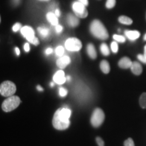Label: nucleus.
<instances>
[{
	"label": "nucleus",
	"instance_id": "f257e3e1",
	"mask_svg": "<svg viewBox=\"0 0 146 146\" xmlns=\"http://www.w3.org/2000/svg\"><path fill=\"white\" fill-rule=\"evenodd\" d=\"M89 30L95 37L100 40H106L109 37V34L106 28L99 20H94L92 22Z\"/></svg>",
	"mask_w": 146,
	"mask_h": 146
},
{
	"label": "nucleus",
	"instance_id": "f03ea898",
	"mask_svg": "<svg viewBox=\"0 0 146 146\" xmlns=\"http://www.w3.org/2000/svg\"><path fill=\"white\" fill-rule=\"evenodd\" d=\"M21 100L17 96H11L8 97L2 104V108L5 112H9L16 108L20 105Z\"/></svg>",
	"mask_w": 146,
	"mask_h": 146
},
{
	"label": "nucleus",
	"instance_id": "7ed1b4c3",
	"mask_svg": "<svg viewBox=\"0 0 146 146\" xmlns=\"http://www.w3.org/2000/svg\"><path fill=\"white\" fill-rule=\"evenodd\" d=\"M16 87L15 84L10 81H5L0 86V93L5 97H9L15 93Z\"/></svg>",
	"mask_w": 146,
	"mask_h": 146
},
{
	"label": "nucleus",
	"instance_id": "20e7f679",
	"mask_svg": "<svg viewBox=\"0 0 146 146\" xmlns=\"http://www.w3.org/2000/svg\"><path fill=\"white\" fill-rule=\"evenodd\" d=\"M104 118L105 115L104 111L99 108H97L94 110L91 116V124L95 128L99 127L103 123Z\"/></svg>",
	"mask_w": 146,
	"mask_h": 146
},
{
	"label": "nucleus",
	"instance_id": "39448f33",
	"mask_svg": "<svg viewBox=\"0 0 146 146\" xmlns=\"http://www.w3.org/2000/svg\"><path fill=\"white\" fill-rule=\"evenodd\" d=\"M82 47V43L80 40L75 37L69 38L65 42V47L70 52H78Z\"/></svg>",
	"mask_w": 146,
	"mask_h": 146
},
{
	"label": "nucleus",
	"instance_id": "423d86ee",
	"mask_svg": "<svg viewBox=\"0 0 146 146\" xmlns=\"http://www.w3.org/2000/svg\"><path fill=\"white\" fill-rule=\"evenodd\" d=\"M52 125L55 129L62 131L68 128V127L70 125V121L61 119L58 116V113L56 111L53 117Z\"/></svg>",
	"mask_w": 146,
	"mask_h": 146
},
{
	"label": "nucleus",
	"instance_id": "0eeeda50",
	"mask_svg": "<svg viewBox=\"0 0 146 146\" xmlns=\"http://www.w3.org/2000/svg\"><path fill=\"white\" fill-rule=\"evenodd\" d=\"M73 11L75 15L78 18H86L88 14V11L86 8V6L80 2H74L72 5Z\"/></svg>",
	"mask_w": 146,
	"mask_h": 146
},
{
	"label": "nucleus",
	"instance_id": "6e6552de",
	"mask_svg": "<svg viewBox=\"0 0 146 146\" xmlns=\"http://www.w3.org/2000/svg\"><path fill=\"white\" fill-rule=\"evenodd\" d=\"M21 34L25 37L27 40L31 43L33 40L35 38V32L33 29L31 27L26 26L22 27L21 30Z\"/></svg>",
	"mask_w": 146,
	"mask_h": 146
},
{
	"label": "nucleus",
	"instance_id": "1a4fd4ad",
	"mask_svg": "<svg viewBox=\"0 0 146 146\" xmlns=\"http://www.w3.org/2000/svg\"><path fill=\"white\" fill-rule=\"evenodd\" d=\"M53 80L54 82L58 84H64L67 80L64 72L61 70L57 71L53 76Z\"/></svg>",
	"mask_w": 146,
	"mask_h": 146
},
{
	"label": "nucleus",
	"instance_id": "9d476101",
	"mask_svg": "<svg viewBox=\"0 0 146 146\" xmlns=\"http://www.w3.org/2000/svg\"><path fill=\"white\" fill-rule=\"evenodd\" d=\"M58 116L62 120H69V118L72 114L71 110L67 108H60L56 111Z\"/></svg>",
	"mask_w": 146,
	"mask_h": 146
},
{
	"label": "nucleus",
	"instance_id": "9b49d317",
	"mask_svg": "<svg viewBox=\"0 0 146 146\" xmlns=\"http://www.w3.org/2000/svg\"><path fill=\"white\" fill-rule=\"evenodd\" d=\"M70 62L71 60L68 56H63L58 59L56 64L60 69H64L70 64Z\"/></svg>",
	"mask_w": 146,
	"mask_h": 146
},
{
	"label": "nucleus",
	"instance_id": "f8f14e48",
	"mask_svg": "<svg viewBox=\"0 0 146 146\" xmlns=\"http://www.w3.org/2000/svg\"><path fill=\"white\" fill-rule=\"evenodd\" d=\"M67 21L68 25L73 28H75V27L78 26L80 23L78 17H77L76 15H74L71 14H69L67 16Z\"/></svg>",
	"mask_w": 146,
	"mask_h": 146
},
{
	"label": "nucleus",
	"instance_id": "ddd939ff",
	"mask_svg": "<svg viewBox=\"0 0 146 146\" xmlns=\"http://www.w3.org/2000/svg\"><path fill=\"white\" fill-rule=\"evenodd\" d=\"M130 68L131 72L135 75H140L142 73V67L139 62H133Z\"/></svg>",
	"mask_w": 146,
	"mask_h": 146
},
{
	"label": "nucleus",
	"instance_id": "4468645a",
	"mask_svg": "<svg viewBox=\"0 0 146 146\" xmlns=\"http://www.w3.org/2000/svg\"><path fill=\"white\" fill-rule=\"evenodd\" d=\"M125 36L127 37L129 40L133 41L137 40L140 36V32L137 31L126 30L125 31Z\"/></svg>",
	"mask_w": 146,
	"mask_h": 146
},
{
	"label": "nucleus",
	"instance_id": "2eb2a0df",
	"mask_svg": "<svg viewBox=\"0 0 146 146\" xmlns=\"http://www.w3.org/2000/svg\"><path fill=\"white\" fill-rule=\"evenodd\" d=\"M133 62L128 57H123L120 59L118 63V65L120 68L122 69H128L131 68Z\"/></svg>",
	"mask_w": 146,
	"mask_h": 146
},
{
	"label": "nucleus",
	"instance_id": "dca6fc26",
	"mask_svg": "<svg viewBox=\"0 0 146 146\" xmlns=\"http://www.w3.org/2000/svg\"><path fill=\"white\" fill-rule=\"evenodd\" d=\"M87 52L88 55L92 59H95L97 58V52L96 49L94 47V44L92 43H89L87 47Z\"/></svg>",
	"mask_w": 146,
	"mask_h": 146
},
{
	"label": "nucleus",
	"instance_id": "f3484780",
	"mask_svg": "<svg viewBox=\"0 0 146 146\" xmlns=\"http://www.w3.org/2000/svg\"><path fill=\"white\" fill-rule=\"evenodd\" d=\"M46 17L47 20L49 23H50L52 26H56L58 25V17L53 13L49 12L48 13H47Z\"/></svg>",
	"mask_w": 146,
	"mask_h": 146
},
{
	"label": "nucleus",
	"instance_id": "a211bd4d",
	"mask_svg": "<svg viewBox=\"0 0 146 146\" xmlns=\"http://www.w3.org/2000/svg\"><path fill=\"white\" fill-rule=\"evenodd\" d=\"M100 69L104 74H108L110 70V63L106 60H102L100 63Z\"/></svg>",
	"mask_w": 146,
	"mask_h": 146
},
{
	"label": "nucleus",
	"instance_id": "6ab92c4d",
	"mask_svg": "<svg viewBox=\"0 0 146 146\" xmlns=\"http://www.w3.org/2000/svg\"><path fill=\"white\" fill-rule=\"evenodd\" d=\"M118 21L121 24L125 25H131L133 23V20L130 17L125 15L120 16L118 19Z\"/></svg>",
	"mask_w": 146,
	"mask_h": 146
},
{
	"label": "nucleus",
	"instance_id": "aec40b11",
	"mask_svg": "<svg viewBox=\"0 0 146 146\" xmlns=\"http://www.w3.org/2000/svg\"><path fill=\"white\" fill-rule=\"evenodd\" d=\"M100 51L102 55L104 56H108L110 54V50L109 47L107 46V44L105 43H103L101 44L100 46Z\"/></svg>",
	"mask_w": 146,
	"mask_h": 146
},
{
	"label": "nucleus",
	"instance_id": "412c9836",
	"mask_svg": "<svg viewBox=\"0 0 146 146\" xmlns=\"http://www.w3.org/2000/svg\"><path fill=\"white\" fill-rule=\"evenodd\" d=\"M38 32L39 33L40 35L42 37H47L49 36L50 34L49 30L45 27H39L37 29Z\"/></svg>",
	"mask_w": 146,
	"mask_h": 146
},
{
	"label": "nucleus",
	"instance_id": "4be33fe9",
	"mask_svg": "<svg viewBox=\"0 0 146 146\" xmlns=\"http://www.w3.org/2000/svg\"><path fill=\"white\" fill-rule=\"evenodd\" d=\"M139 104L142 108L146 109V93L141 94L139 99Z\"/></svg>",
	"mask_w": 146,
	"mask_h": 146
},
{
	"label": "nucleus",
	"instance_id": "5701e85b",
	"mask_svg": "<svg viewBox=\"0 0 146 146\" xmlns=\"http://www.w3.org/2000/svg\"><path fill=\"white\" fill-rule=\"evenodd\" d=\"M113 38L115 41L119 43H125V37L120 35H117L115 34L113 35Z\"/></svg>",
	"mask_w": 146,
	"mask_h": 146
},
{
	"label": "nucleus",
	"instance_id": "b1692460",
	"mask_svg": "<svg viewBox=\"0 0 146 146\" xmlns=\"http://www.w3.org/2000/svg\"><path fill=\"white\" fill-rule=\"evenodd\" d=\"M116 0H107L106 7L108 9H111L115 7Z\"/></svg>",
	"mask_w": 146,
	"mask_h": 146
},
{
	"label": "nucleus",
	"instance_id": "393cba45",
	"mask_svg": "<svg viewBox=\"0 0 146 146\" xmlns=\"http://www.w3.org/2000/svg\"><path fill=\"white\" fill-rule=\"evenodd\" d=\"M64 48L62 46H58L55 49V53L58 56H60V57L62 56L64 54Z\"/></svg>",
	"mask_w": 146,
	"mask_h": 146
},
{
	"label": "nucleus",
	"instance_id": "a878e982",
	"mask_svg": "<svg viewBox=\"0 0 146 146\" xmlns=\"http://www.w3.org/2000/svg\"><path fill=\"white\" fill-rule=\"evenodd\" d=\"M110 47H111V50L112 52L114 53H117L118 50H119V46L118 44L116 41H113L111 42L110 44Z\"/></svg>",
	"mask_w": 146,
	"mask_h": 146
},
{
	"label": "nucleus",
	"instance_id": "bb28decb",
	"mask_svg": "<svg viewBox=\"0 0 146 146\" xmlns=\"http://www.w3.org/2000/svg\"><path fill=\"white\" fill-rule=\"evenodd\" d=\"M125 146H135L133 140L131 138H128L124 142Z\"/></svg>",
	"mask_w": 146,
	"mask_h": 146
},
{
	"label": "nucleus",
	"instance_id": "cd10ccee",
	"mask_svg": "<svg viewBox=\"0 0 146 146\" xmlns=\"http://www.w3.org/2000/svg\"><path fill=\"white\" fill-rule=\"evenodd\" d=\"M22 28V26H21V23H15L12 28V30L14 32H17V31H19L20 30H21Z\"/></svg>",
	"mask_w": 146,
	"mask_h": 146
},
{
	"label": "nucleus",
	"instance_id": "c85d7f7f",
	"mask_svg": "<svg viewBox=\"0 0 146 146\" xmlns=\"http://www.w3.org/2000/svg\"><path fill=\"white\" fill-rule=\"evenodd\" d=\"M68 94V91L64 88L61 87L59 89V95L61 97H64Z\"/></svg>",
	"mask_w": 146,
	"mask_h": 146
},
{
	"label": "nucleus",
	"instance_id": "c756f323",
	"mask_svg": "<svg viewBox=\"0 0 146 146\" xmlns=\"http://www.w3.org/2000/svg\"><path fill=\"white\" fill-rule=\"evenodd\" d=\"M137 58L142 62L146 64V56L144 54H139L137 55Z\"/></svg>",
	"mask_w": 146,
	"mask_h": 146
},
{
	"label": "nucleus",
	"instance_id": "7c9ffc66",
	"mask_svg": "<svg viewBox=\"0 0 146 146\" xmlns=\"http://www.w3.org/2000/svg\"><path fill=\"white\" fill-rule=\"evenodd\" d=\"M96 141L97 142V144L99 146H104V140L100 137H97L96 138Z\"/></svg>",
	"mask_w": 146,
	"mask_h": 146
},
{
	"label": "nucleus",
	"instance_id": "2f4dec72",
	"mask_svg": "<svg viewBox=\"0 0 146 146\" xmlns=\"http://www.w3.org/2000/svg\"><path fill=\"white\" fill-rule=\"evenodd\" d=\"M55 31L57 33H61L63 31V27L61 25H58L55 27Z\"/></svg>",
	"mask_w": 146,
	"mask_h": 146
},
{
	"label": "nucleus",
	"instance_id": "473e14b6",
	"mask_svg": "<svg viewBox=\"0 0 146 146\" xmlns=\"http://www.w3.org/2000/svg\"><path fill=\"white\" fill-rule=\"evenodd\" d=\"M24 49L26 52H29L30 51V46L28 43H26L24 45Z\"/></svg>",
	"mask_w": 146,
	"mask_h": 146
},
{
	"label": "nucleus",
	"instance_id": "72a5a7b5",
	"mask_svg": "<svg viewBox=\"0 0 146 146\" xmlns=\"http://www.w3.org/2000/svg\"><path fill=\"white\" fill-rule=\"evenodd\" d=\"M52 52H53V50H52V48H48L46 50V52H45L46 55H47L51 54Z\"/></svg>",
	"mask_w": 146,
	"mask_h": 146
},
{
	"label": "nucleus",
	"instance_id": "f704fd0d",
	"mask_svg": "<svg viewBox=\"0 0 146 146\" xmlns=\"http://www.w3.org/2000/svg\"><path fill=\"white\" fill-rule=\"evenodd\" d=\"M79 2L85 6L88 5V0H79Z\"/></svg>",
	"mask_w": 146,
	"mask_h": 146
},
{
	"label": "nucleus",
	"instance_id": "c9c22d12",
	"mask_svg": "<svg viewBox=\"0 0 146 146\" xmlns=\"http://www.w3.org/2000/svg\"><path fill=\"white\" fill-rule=\"evenodd\" d=\"M15 50L16 54L17 56H19L20 55V50L19 49V48L18 47H16L15 48Z\"/></svg>",
	"mask_w": 146,
	"mask_h": 146
},
{
	"label": "nucleus",
	"instance_id": "e433bc0d",
	"mask_svg": "<svg viewBox=\"0 0 146 146\" xmlns=\"http://www.w3.org/2000/svg\"><path fill=\"white\" fill-rule=\"evenodd\" d=\"M60 11L59 9H56V11H55V14L57 17H59L60 16Z\"/></svg>",
	"mask_w": 146,
	"mask_h": 146
},
{
	"label": "nucleus",
	"instance_id": "4c0bfd02",
	"mask_svg": "<svg viewBox=\"0 0 146 146\" xmlns=\"http://www.w3.org/2000/svg\"><path fill=\"white\" fill-rule=\"evenodd\" d=\"M36 88L37 89V90L39 91V92H42V91H43V89L42 87H41V86H40V85H38V86H37Z\"/></svg>",
	"mask_w": 146,
	"mask_h": 146
},
{
	"label": "nucleus",
	"instance_id": "58836bf2",
	"mask_svg": "<svg viewBox=\"0 0 146 146\" xmlns=\"http://www.w3.org/2000/svg\"><path fill=\"white\" fill-rule=\"evenodd\" d=\"M66 79L68 81H70V80H71V78H70V76H67V77H66Z\"/></svg>",
	"mask_w": 146,
	"mask_h": 146
},
{
	"label": "nucleus",
	"instance_id": "ea45409f",
	"mask_svg": "<svg viewBox=\"0 0 146 146\" xmlns=\"http://www.w3.org/2000/svg\"><path fill=\"white\" fill-rule=\"evenodd\" d=\"M146 56V44L144 47V54H143Z\"/></svg>",
	"mask_w": 146,
	"mask_h": 146
},
{
	"label": "nucleus",
	"instance_id": "a19ab883",
	"mask_svg": "<svg viewBox=\"0 0 146 146\" xmlns=\"http://www.w3.org/2000/svg\"><path fill=\"white\" fill-rule=\"evenodd\" d=\"M54 85H55V84H54V82H52L50 83V86L52 87H53L54 86Z\"/></svg>",
	"mask_w": 146,
	"mask_h": 146
},
{
	"label": "nucleus",
	"instance_id": "79ce46f5",
	"mask_svg": "<svg viewBox=\"0 0 146 146\" xmlns=\"http://www.w3.org/2000/svg\"><path fill=\"white\" fill-rule=\"evenodd\" d=\"M143 39L145 41H146V34L145 35V36L143 37Z\"/></svg>",
	"mask_w": 146,
	"mask_h": 146
},
{
	"label": "nucleus",
	"instance_id": "37998d69",
	"mask_svg": "<svg viewBox=\"0 0 146 146\" xmlns=\"http://www.w3.org/2000/svg\"><path fill=\"white\" fill-rule=\"evenodd\" d=\"M46 1H48V0H46Z\"/></svg>",
	"mask_w": 146,
	"mask_h": 146
}]
</instances>
